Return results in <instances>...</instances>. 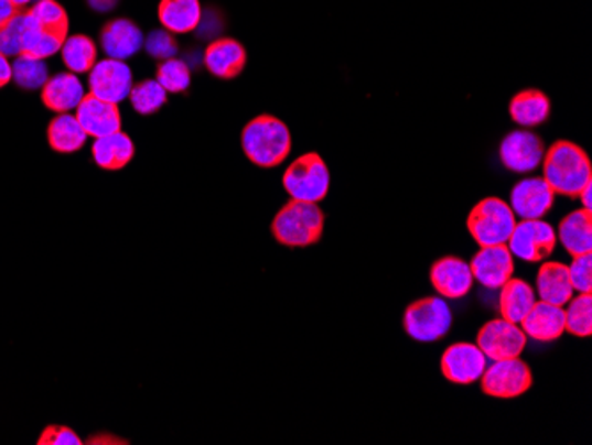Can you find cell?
<instances>
[{"label":"cell","mask_w":592,"mask_h":445,"mask_svg":"<svg viewBox=\"0 0 592 445\" xmlns=\"http://www.w3.org/2000/svg\"><path fill=\"white\" fill-rule=\"evenodd\" d=\"M542 180L556 194L579 197L592 182V164L585 150L571 141L553 142L542 156Z\"/></svg>","instance_id":"6da1fadb"},{"label":"cell","mask_w":592,"mask_h":445,"mask_svg":"<svg viewBox=\"0 0 592 445\" xmlns=\"http://www.w3.org/2000/svg\"><path fill=\"white\" fill-rule=\"evenodd\" d=\"M291 148L290 128L276 116H258L241 130V150L258 167H279L290 156Z\"/></svg>","instance_id":"7a4b0ae2"},{"label":"cell","mask_w":592,"mask_h":445,"mask_svg":"<svg viewBox=\"0 0 592 445\" xmlns=\"http://www.w3.org/2000/svg\"><path fill=\"white\" fill-rule=\"evenodd\" d=\"M325 214L316 203L291 199L277 211L271 223V235L281 246L291 249L311 247L322 240Z\"/></svg>","instance_id":"3957f363"},{"label":"cell","mask_w":592,"mask_h":445,"mask_svg":"<svg viewBox=\"0 0 592 445\" xmlns=\"http://www.w3.org/2000/svg\"><path fill=\"white\" fill-rule=\"evenodd\" d=\"M515 226L516 215L500 197L481 199L466 217V229L480 247L506 246Z\"/></svg>","instance_id":"277c9868"},{"label":"cell","mask_w":592,"mask_h":445,"mask_svg":"<svg viewBox=\"0 0 592 445\" xmlns=\"http://www.w3.org/2000/svg\"><path fill=\"white\" fill-rule=\"evenodd\" d=\"M282 187L288 196L303 203H322L331 192V171L317 153H305L286 169Z\"/></svg>","instance_id":"5b68a950"},{"label":"cell","mask_w":592,"mask_h":445,"mask_svg":"<svg viewBox=\"0 0 592 445\" xmlns=\"http://www.w3.org/2000/svg\"><path fill=\"white\" fill-rule=\"evenodd\" d=\"M402 327L417 343H437L452 327V311L442 296H426L408 305Z\"/></svg>","instance_id":"8992f818"},{"label":"cell","mask_w":592,"mask_h":445,"mask_svg":"<svg viewBox=\"0 0 592 445\" xmlns=\"http://www.w3.org/2000/svg\"><path fill=\"white\" fill-rule=\"evenodd\" d=\"M532 383V371L520 357L492 360L481 377V391L495 400H516L529 392Z\"/></svg>","instance_id":"52a82bcc"},{"label":"cell","mask_w":592,"mask_h":445,"mask_svg":"<svg viewBox=\"0 0 592 445\" xmlns=\"http://www.w3.org/2000/svg\"><path fill=\"white\" fill-rule=\"evenodd\" d=\"M506 246L513 258L521 259L527 263H541L553 254L557 247V232L542 218H529V220L516 223Z\"/></svg>","instance_id":"ba28073f"},{"label":"cell","mask_w":592,"mask_h":445,"mask_svg":"<svg viewBox=\"0 0 592 445\" xmlns=\"http://www.w3.org/2000/svg\"><path fill=\"white\" fill-rule=\"evenodd\" d=\"M527 339L520 325L498 318L484 323L477 332L475 345L488 360L515 359L524 354Z\"/></svg>","instance_id":"9c48e42d"},{"label":"cell","mask_w":592,"mask_h":445,"mask_svg":"<svg viewBox=\"0 0 592 445\" xmlns=\"http://www.w3.org/2000/svg\"><path fill=\"white\" fill-rule=\"evenodd\" d=\"M545 142L530 130H515L507 133L500 142V162L507 171L515 174L532 173L541 165L545 156Z\"/></svg>","instance_id":"30bf717a"},{"label":"cell","mask_w":592,"mask_h":445,"mask_svg":"<svg viewBox=\"0 0 592 445\" xmlns=\"http://www.w3.org/2000/svg\"><path fill=\"white\" fill-rule=\"evenodd\" d=\"M488 359L474 343H456L443 351L440 369L454 386H472L480 382Z\"/></svg>","instance_id":"8fae6325"},{"label":"cell","mask_w":592,"mask_h":445,"mask_svg":"<svg viewBox=\"0 0 592 445\" xmlns=\"http://www.w3.org/2000/svg\"><path fill=\"white\" fill-rule=\"evenodd\" d=\"M133 87L131 68L125 61L107 59L98 61L95 68L89 72L90 95L98 96L101 100L119 105L127 100Z\"/></svg>","instance_id":"7c38bea8"},{"label":"cell","mask_w":592,"mask_h":445,"mask_svg":"<svg viewBox=\"0 0 592 445\" xmlns=\"http://www.w3.org/2000/svg\"><path fill=\"white\" fill-rule=\"evenodd\" d=\"M431 284L442 299L460 301L474 287L471 264L458 256H445L434 261L430 272Z\"/></svg>","instance_id":"4fadbf2b"},{"label":"cell","mask_w":592,"mask_h":445,"mask_svg":"<svg viewBox=\"0 0 592 445\" xmlns=\"http://www.w3.org/2000/svg\"><path fill=\"white\" fill-rule=\"evenodd\" d=\"M556 196L542 177H525L513 187L509 206L521 220L542 218L556 205Z\"/></svg>","instance_id":"5bb4252c"},{"label":"cell","mask_w":592,"mask_h":445,"mask_svg":"<svg viewBox=\"0 0 592 445\" xmlns=\"http://www.w3.org/2000/svg\"><path fill=\"white\" fill-rule=\"evenodd\" d=\"M474 281L488 290H500L515 273V258L507 246L481 247L471 263Z\"/></svg>","instance_id":"9a60e30c"},{"label":"cell","mask_w":592,"mask_h":445,"mask_svg":"<svg viewBox=\"0 0 592 445\" xmlns=\"http://www.w3.org/2000/svg\"><path fill=\"white\" fill-rule=\"evenodd\" d=\"M75 118L78 119L87 137L100 139L110 133L121 132V112L118 105L101 100L90 93L82 98L75 109Z\"/></svg>","instance_id":"2e32d148"},{"label":"cell","mask_w":592,"mask_h":445,"mask_svg":"<svg viewBox=\"0 0 592 445\" xmlns=\"http://www.w3.org/2000/svg\"><path fill=\"white\" fill-rule=\"evenodd\" d=\"M101 48L110 59L127 61L144 46V34L127 19L110 20L100 32Z\"/></svg>","instance_id":"e0dca14e"},{"label":"cell","mask_w":592,"mask_h":445,"mask_svg":"<svg viewBox=\"0 0 592 445\" xmlns=\"http://www.w3.org/2000/svg\"><path fill=\"white\" fill-rule=\"evenodd\" d=\"M204 66L213 77L232 80L240 77L247 66V51L233 37H220L209 43L204 51Z\"/></svg>","instance_id":"ac0fdd59"},{"label":"cell","mask_w":592,"mask_h":445,"mask_svg":"<svg viewBox=\"0 0 592 445\" xmlns=\"http://www.w3.org/2000/svg\"><path fill=\"white\" fill-rule=\"evenodd\" d=\"M525 336L538 343H553L566 332L564 307L536 301L532 310L521 319Z\"/></svg>","instance_id":"d6986e66"},{"label":"cell","mask_w":592,"mask_h":445,"mask_svg":"<svg viewBox=\"0 0 592 445\" xmlns=\"http://www.w3.org/2000/svg\"><path fill=\"white\" fill-rule=\"evenodd\" d=\"M84 96V86L72 72L57 73L41 87V101L55 115H68L77 109Z\"/></svg>","instance_id":"ffe728a7"},{"label":"cell","mask_w":592,"mask_h":445,"mask_svg":"<svg viewBox=\"0 0 592 445\" xmlns=\"http://www.w3.org/2000/svg\"><path fill=\"white\" fill-rule=\"evenodd\" d=\"M536 290H538L539 301L547 302V304L559 305V307L570 304L574 290L571 286L568 264L559 263V261L542 263L536 278Z\"/></svg>","instance_id":"44dd1931"},{"label":"cell","mask_w":592,"mask_h":445,"mask_svg":"<svg viewBox=\"0 0 592 445\" xmlns=\"http://www.w3.org/2000/svg\"><path fill=\"white\" fill-rule=\"evenodd\" d=\"M557 238L568 254L582 256L592 252L591 209L580 208L566 215L559 224Z\"/></svg>","instance_id":"7402d4cb"},{"label":"cell","mask_w":592,"mask_h":445,"mask_svg":"<svg viewBox=\"0 0 592 445\" xmlns=\"http://www.w3.org/2000/svg\"><path fill=\"white\" fill-rule=\"evenodd\" d=\"M133 156H136V144L125 132L100 137V139H95V144H93L95 164L110 173L127 167Z\"/></svg>","instance_id":"603a6c76"},{"label":"cell","mask_w":592,"mask_h":445,"mask_svg":"<svg viewBox=\"0 0 592 445\" xmlns=\"http://www.w3.org/2000/svg\"><path fill=\"white\" fill-rule=\"evenodd\" d=\"M552 112V104L539 89H525L509 101V116L518 127L536 128L545 123Z\"/></svg>","instance_id":"cb8c5ba5"},{"label":"cell","mask_w":592,"mask_h":445,"mask_svg":"<svg viewBox=\"0 0 592 445\" xmlns=\"http://www.w3.org/2000/svg\"><path fill=\"white\" fill-rule=\"evenodd\" d=\"M159 19L165 31L172 34H189L200 28L203 6L200 0H162Z\"/></svg>","instance_id":"d4e9b609"},{"label":"cell","mask_w":592,"mask_h":445,"mask_svg":"<svg viewBox=\"0 0 592 445\" xmlns=\"http://www.w3.org/2000/svg\"><path fill=\"white\" fill-rule=\"evenodd\" d=\"M534 304H536V291L529 282L512 278L500 287L498 311L507 322L520 325L521 319L532 310Z\"/></svg>","instance_id":"484cf974"},{"label":"cell","mask_w":592,"mask_h":445,"mask_svg":"<svg viewBox=\"0 0 592 445\" xmlns=\"http://www.w3.org/2000/svg\"><path fill=\"white\" fill-rule=\"evenodd\" d=\"M46 137H49L52 150L61 155L77 153L87 141V133L84 132V128L78 123V119L72 116V112L55 116L49 124Z\"/></svg>","instance_id":"4316f807"},{"label":"cell","mask_w":592,"mask_h":445,"mask_svg":"<svg viewBox=\"0 0 592 445\" xmlns=\"http://www.w3.org/2000/svg\"><path fill=\"white\" fill-rule=\"evenodd\" d=\"M61 55H63L64 66L75 75H80L95 68V64L98 63V46L89 36L75 34V36L66 37Z\"/></svg>","instance_id":"83f0119b"},{"label":"cell","mask_w":592,"mask_h":445,"mask_svg":"<svg viewBox=\"0 0 592 445\" xmlns=\"http://www.w3.org/2000/svg\"><path fill=\"white\" fill-rule=\"evenodd\" d=\"M28 11L32 22L41 31L51 32V34L64 37V40L69 36L68 13H66V10H64L60 2H55V0H40V2H36Z\"/></svg>","instance_id":"f1b7e54d"},{"label":"cell","mask_w":592,"mask_h":445,"mask_svg":"<svg viewBox=\"0 0 592 445\" xmlns=\"http://www.w3.org/2000/svg\"><path fill=\"white\" fill-rule=\"evenodd\" d=\"M128 98L137 115L153 116L168 104V91L160 86L159 80H144L133 84Z\"/></svg>","instance_id":"f546056e"},{"label":"cell","mask_w":592,"mask_h":445,"mask_svg":"<svg viewBox=\"0 0 592 445\" xmlns=\"http://www.w3.org/2000/svg\"><path fill=\"white\" fill-rule=\"evenodd\" d=\"M566 313V330L577 337H589L592 334V296L591 293H579L573 296Z\"/></svg>","instance_id":"4dcf8cb0"},{"label":"cell","mask_w":592,"mask_h":445,"mask_svg":"<svg viewBox=\"0 0 592 445\" xmlns=\"http://www.w3.org/2000/svg\"><path fill=\"white\" fill-rule=\"evenodd\" d=\"M29 23V11L20 10L0 28V54L6 57H19L22 54L23 37Z\"/></svg>","instance_id":"1f68e13d"},{"label":"cell","mask_w":592,"mask_h":445,"mask_svg":"<svg viewBox=\"0 0 592 445\" xmlns=\"http://www.w3.org/2000/svg\"><path fill=\"white\" fill-rule=\"evenodd\" d=\"M157 80L168 93H185L192 83V73L185 61L172 59L162 61L157 68Z\"/></svg>","instance_id":"d6a6232c"},{"label":"cell","mask_w":592,"mask_h":445,"mask_svg":"<svg viewBox=\"0 0 592 445\" xmlns=\"http://www.w3.org/2000/svg\"><path fill=\"white\" fill-rule=\"evenodd\" d=\"M13 80L22 89H40L49 80V68L45 61L31 59L25 55H19L13 64Z\"/></svg>","instance_id":"836d02e7"},{"label":"cell","mask_w":592,"mask_h":445,"mask_svg":"<svg viewBox=\"0 0 592 445\" xmlns=\"http://www.w3.org/2000/svg\"><path fill=\"white\" fill-rule=\"evenodd\" d=\"M144 48L157 61L172 59L177 54L176 37L172 32L151 31L150 36L144 37Z\"/></svg>","instance_id":"e575fe53"},{"label":"cell","mask_w":592,"mask_h":445,"mask_svg":"<svg viewBox=\"0 0 592 445\" xmlns=\"http://www.w3.org/2000/svg\"><path fill=\"white\" fill-rule=\"evenodd\" d=\"M571 286L579 293H592V254L574 256L570 267Z\"/></svg>","instance_id":"d590c367"},{"label":"cell","mask_w":592,"mask_h":445,"mask_svg":"<svg viewBox=\"0 0 592 445\" xmlns=\"http://www.w3.org/2000/svg\"><path fill=\"white\" fill-rule=\"evenodd\" d=\"M40 445H80L82 438L68 426H49L37 438Z\"/></svg>","instance_id":"8d00e7d4"},{"label":"cell","mask_w":592,"mask_h":445,"mask_svg":"<svg viewBox=\"0 0 592 445\" xmlns=\"http://www.w3.org/2000/svg\"><path fill=\"white\" fill-rule=\"evenodd\" d=\"M13 80V64L6 55L0 54V89Z\"/></svg>","instance_id":"74e56055"},{"label":"cell","mask_w":592,"mask_h":445,"mask_svg":"<svg viewBox=\"0 0 592 445\" xmlns=\"http://www.w3.org/2000/svg\"><path fill=\"white\" fill-rule=\"evenodd\" d=\"M19 8H14L11 2H8V0H0V28L4 25L8 20L11 19V17H14V14L19 13Z\"/></svg>","instance_id":"f35d334b"},{"label":"cell","mask_w":592,"mask_h":445,"mask_svg":"<svg viewBox=\"0 0 592 445\" xmlns=\"http://www.w3.org/2000/svg\"><path fill=\"white\" fill-rule=\"evenodd\" d=\"M118 0H89V4L95 8L96 11H109L112 10Z\"/></svg>","instance_id":"ab89813d"},{"label":"cell","mask_w":592,"mask_h":445,"mask_svg":"<svg viewBox=\"0 0 592 445\" xmlns=\"http://www.w3.org/2000/svg\"><path fill=\"white\" fill-rule=\"evenodd\" d=\"M592 182L589 183V185H585V188H583L582 192H580V200H582V206L585 209H591L592 206Z\"/></svg>","instance_id":"60d3db41"},{"label":"cell","mask_w":592,"mask_h":445,"mask_svg":"<svg viewBox=\"0 0 592 445\" xmlns=\"http://www.w3.org/2000/svg\"><path fill=\"white\" fill-rule=\"evenodd\" d=\"M8 2H11L14 8H19V10H22V8H25V6H28L29 2H32V0H8Z\"/></svg>","instance_id":"b9f144b4"}]
</instances>
